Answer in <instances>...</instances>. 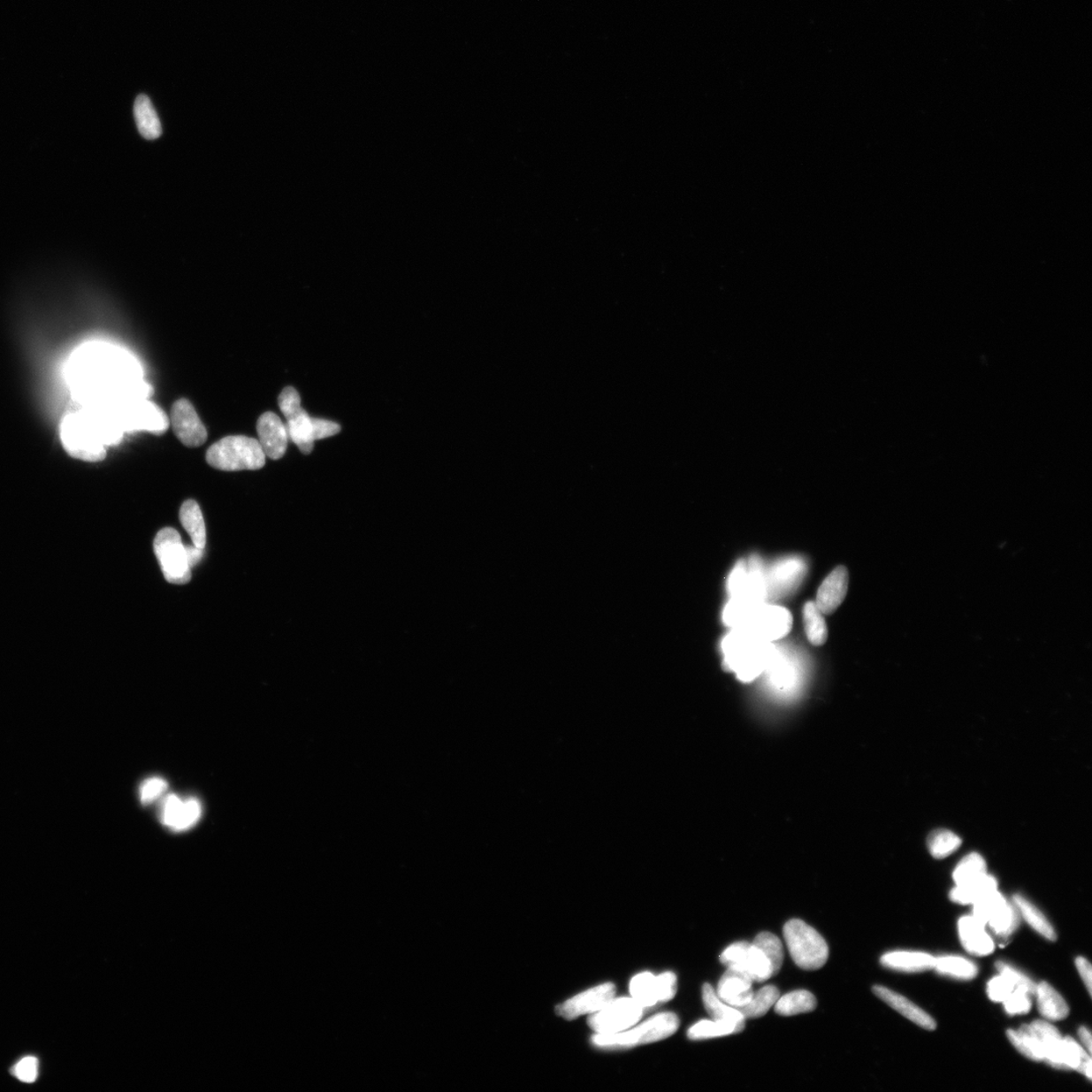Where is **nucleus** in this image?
I'll return each mask as SVG.
<instances>
[{
  "label": "nucleus",
  "instance_id": "obj_1",
  "mask_svg": "<svg viewBox=\"0 0 1092 1092\" xmlns=\"http://www.w3.org/2000/svg\"><path fill=\"white\" fill-rule=\"evenodd\" d=\"M205 459L219 471H258L265 465L266 456L258 439L232 435L212 444Z\"/></svg>",
  "mask_w": 1092,
  "mask_h": 1092
},
{
  "label": "nucleus",
  "instance_id": "obj_2",
  "mask_svg": "<svg viewBox=\"0 0 1092 1092\" xmlns=\"http://www.w3.org/2000/svg\"><path fill=\"white\" fill-rule=\"evenodd\" d=\"M60 435L71 456L85 462H101L106 457V445L95 425L81 409L64 418Z\"/></svg>",
  "mask_w": 1092,
  "mask_h": 1092
},
{
  "label": "nucleus",
  "instance_id": "obj_3",
  "mask_svg": "<svg viewBox=\"0 0 1092 1092\" xmlns=\"http://www.w3.org/2000/svg\"><path fill=\"white\" fill-rule=\"evenodd\" d=\"M680 1020L676 1013L662 1012L634 1027L613 1034H596L595 1046L604 1049H627L656 1043L673 1036L679 1029Z\"/></svg>",
  "mask_w": 1092,
  "mask_h": 1092
},
{
  "label": "nucleus",
  "instance_id": "obj_4",
  "mask_svg": "<svg viewBox=\"0 0 1092 1092\" xmlns=\"http://www.w3.org/2000/svg\"><path fill=\"white\" fill-rule=\"evenodd\" d=\"M784 938L791 958L804 970H818L828 959L827 942L818 931L804 920L791 919L784 927Z\"/></svg>",
  "mask_w": 1092,
  "mask_h": 1092
},
{
  "label": "nucleus",
  "instance_id": "obj_5",
  "mask_svg": "<svg viewBox=\"0 0 1092 1092\" xmlns=\"http://www.w3.org/2000/svg\"><path fill=\"white\" fill-rule=\"evenodd\" d=\"M726 658L723 666L736 673L742 682L755 680L769 664V651L744 635L727 636L723 642Z\"/></svg>",
  "mask_w": 1092,
  "mask_h": 1092
},
{
  "label": "nucleus",
  "instance_id": "obj_6",
  "mask_svg": "<svg viewBox=\"0 0 1092 1092\" xmlns=\"http://www.w3.org/2000/svg\"><path fill=\"white\" fill-rule=\"evenodd\" d=\"M973 905V917L985 927L988 925L1003 945L1018 930L1020 919L1017 906L1010 904L1001 892H991Z\"/></svg>",
  "mask_w": 1092,
  "mask_h": 1092
},
{
  "label": "nucleus",
  "instance_id": "obj_7",
  "mask_svg": "<svg viewBox=\"0 0 1092 1092\" xmlns=\"http://www.w3.org/2000/svg\"><path fill=\"white\" fill-rule=\"evenodd\" d=\"M154 550L168 583H189L191 569L188 564L186 546L175 529L167 527L160 530L154 540Z\"/></svg>",
  "mask_w": 1092,
  "mask_h": 1092
},
{
  "label": "nucleus",
  "instance_id": "obj_8",
  "mask_svg": "<svg viewBox=\"0 0 1092 1092\" xmlns=\"http://www.w3.org/2000/svg\"><path fill=\"white\" fill-rule=\"evenodd\" d=\"M124 432H150L156 435L165 434L170 421L165 411L156 404L138 399L125 401L113 409Z\"/></svg>",
  "mask_w": 1092,
  "mask_h": 1092
},
{
  "label": "nucleus",
  "instance_id": "obj_9",
  "mask_svg": "<svg viewBox=\"0 0 1092 1092\" xmlns=\"http://www.w3.org/2000/svg\"><path fill=\"white\" fill-rule=\"evenodd\" d=\"M279 406L287 419L288 438L304 453L309 455L314 449V418H311L301 404V396L292 387L283 388L279 396Z\"/></svg>",
  "mask_w": 1092,
  "mask_h": 1092
},
{
  "label": "nucleus",
  "instance_id": "obj_10",
  "mask_svg": "<svg viewBox=\"0 0 1092 1092\" xmlns=\"http://www.w3.org/2000/svg\"><path fill=\"white\" fill-rule=\"evenodd\" d=\"M643 1008L633 997L612 999L597 1012L592 1013L588 1024L599 1034H613L627 1031L642 1017Z\"/></svg>",
  "mask_w": 1092,
  "mask_h": 1092
},
{
  "label": "nucleus",
  "instance_id": "obj_11",
  "mask_svg": "<svg viewBox=\"0 0 1092 1092\" xmlns=\"http://www.w3.org/2000/svg\"><path fill=\"white\" fill-rule=\"evenodd\" d=\"M720 961L727 968L741 971L753 982H764L774 976L767 956L748 942L728 946L720 955Z\"/></svg>",
  "mask_w": 1092,
  "mask_h": 1092
},
{
  "label": "nucleus",
  "instance_id": "obj_12",
  "mask_svg": "<svg viewBox=\"0 0 1092 1092\" xmlns=\"http://www.w3.org/2000/svg\"><path fill=\"white\" fill-rule=\"evenodd\" d=\"M741 624H747L753 635L765 640H779L789 633L792 627L791 614L786 609L774 606H758L751 602L742 617Z\"/></svg>",
  "mask_w": 1092,
  "mask_h": 1092
},
{
  "label": "nucleus",
  "instance_id": "obj_13",
  "mask_svg": "<svg viewBox=\"0 0 1092 1092\" xmlns=\"http://www.w3.org/2000/svg\"><path fill=\"white\" fill-rule=\"evenodd\" d=\"M170 424L176 437L187 448H198L207 442L208 431L193 404L187 399L174 402L170 413Z\"/></svg>",
  "mask_w": 1092,
  "mask_h": 1092
},
{
  "label": "nucleus",
  "instance_id": "obj_14",
  "mask_svg": "<svg viewBox=\"0 0 1092 1092\" xmlns=\"http://www.w3.org/2000/svg\"><path fill=\"white\" fill-rule=\"evenodd\" d=\"M615 994L616 988L613 983L601 984L567 999L557 1006L556 1011L559 1017L574 1019L587 1013L599 1011L615 998Z\"/></svg>",
  "mask_w": 1092,
  "mask_h": 1092
},
{
  "label": "nucleus",
  "instance_id": "obj_15",
  "mask_svg": "<svg viewBox=\"0 0 1092 1092\" xmlns=\"http://www.w3.org/2000/svg\"><path fill=\"white\" fill-rule=\"evenodd\" d=\"M259 443L265 455L272 459H280L286 455L288 434L281 418L265 412L259 417L257 425Z\"/></svg>",
  "mask_w": 1092,
  "mask_h": 1092
},
{
  "label": "nucleus",
  "instance_id": "obj_16",
  "mask_svg": "<svg viewBox=\"0 0 1092 1092\" xmlns=\"http://www.w3.org/2000/svg\"><path fill=\"white\" fill-rule=\"evenodd\" d=\"M849 572L845 565L836 566L822 581L817 594L815 604L824 615H831L836 611L846 599L849 588Z\"/></svg>",
  "mask_w": 1092,
  "mask_h": 1092
},
{
  "label": "nucleus",
  "instance_id": "obj_17",
  "mask_svg": "<svg viewBox=\"0 0 1092 1092\" xmlns=\"http://www.w3.org/2000/svg\"><path fill=\"white\" fill-rule=\"evenodd\" d=\"M753 981L739 970L727 968L718 985L716 995L723 1003L740 1010L754 996Z\"/></svg>",
  "mask_w": 1092,
  "mask_h": 1092
},
{
  "label": "nucleus",
  "instance_id": "obj_18",
  "mask_svg": "<svg viewBox=\"0 0 1092 1092\" xmlns=\"http://www.w3.org/2000/svg\"><path fill=\"white\" fill-rule=\"evenodd\" d=\"M958 928L962 945L969 954L987 956L995 951L994 940L973 916L961 918Z\"/></svg>",
  "mask_w": 1092,
  "mask_h": 1092
},
{
  "label": "nucleus",
  "instance_id": "obj_19",
  "mask_svg": "<svg viewBox=\"0 0 1092 1092\" xmlns=\"http://www.w3.org/2000/svg\"><path fill=\"white\" fill-rule=\"evenodd\" d=\"M873 992L877 997L882 999L890 1008L896 1010L907 1019L911 1020L912 1023L923 1027V1029L934 1031L937 1027V1024H935L931 1016H928L925 1011L919 1009V1006L910 1002L909 999L896 994V992L884 987H874Z\"/></svg>",
  "mask_w": 1092,
  "mask_h": 1092
},
{
  "label": "nucleus",
  "instance_id": "obj_20",
  "mask_svg": "<svg viewBox=\"0 0 1092 1092\" xmlns=\"http://www.w3.org/2000/svg\"><path fill=\"white\" fill-rule=\"evenodd\" d=\"M702 998L709 1016L714 1020L734 1027L737 1034L744 1030L746 1018L734 1006L723 1003L711 984L706 983L702 988Z\"/></svg>",
  "mask_w": 1092,
  "mask_h": 1092
},
{
  "label": "nucleus",
  "instance_id": "obj_21",
  "mask_svg": "<svg viewBox=\"0 0 1092 1092\" xmlns=\"http://www.w3.org/2000/svg\"><path fill=\"white\" fill-rule=\"evenodd\" d=\"M934 957L921 952H891L881 958L884 967L905 973H924L934 969Z\"/></svg>",
  "mask_w": 1092,
  "mask_h": 1092
},
{
  "label": "nucleus",
  "instance_id": "obj_22",
  "mask_svg": "<svg viewBox=\"0 0 1092 1092\" xmlns=\"http://www.w3.org/2000/svg\"><path fill=\"white\" fill-rule=\"evenodd\" d=\"M134 117L139 133L147 140L158 139L161 136L162 127L158 112H156L150 98L139 96L134 104Z\"/></svg>",
  "mask_w": 1092,
  "mask_h": 1092
},
{
  "label": "nucleus",
  "instance_id": "obj_23",
  "mask_svg": "<svg viewBox=\"0 0 1092 1092\" xmlns=\"http://www.w3.org/2000/svg\"><path fill=\"white\" fill-rule=\"evenodd\" d=\"M1034 996H1037L1038 1010L1046 1019L1062 1020L1069 1016V1006L1065 998L1050 984L1042 982L1037 985Z\"/></svg>",
  "mask_w": 1092,
  "mask_h": 1092
},
{
  "label": "nucleus",
  "instance_id": "obj_24",
  "mask_svg": "<svg viewBox=\"0 0 1092 1092\" xmlns=\"http://www.w3.org/2000/svg\"><path fill=\"white\" fill-rule=\"evenodd\" d=\"M1091 1068L1090 1056L1073 1038L1062 1039L1059 1069L1076 1070L1091 1080Z\"/></svg>",
  "mask_w": 1092,
  "mask_h": 1092
},
{
  "label": "nucleus",
  "instance_id": "obj_25",
  "mask_svg": "<svg viewBox=\"0 0 1092 1092\" xmlns=\"http://www.w3.org/2000/svg\"><path fill=\"white\" fill-rule=\"evenodd\" d=\"M180 519L184 529L188 531L193 544L197 548H205L207 543V533H205V524L200 506L195 500H188L183 503Z\"/></svg>",
  "mask_w": 1092,
  "mask_h": 1092
},
{
  "label": "nucleus",
  "instance_id": "obj_26",
  "mask_svg": "<svg viewBox=\"0 0 1092 1092\" xmlns=\"http://www.w3.org/2000/svg\"><path fill=\"white\" fill-rule=\"evenodd\" d=\"M996 889V879L987 874L975 881L956 885V888L950 892V899L958 904H974L978 900Z\"/></svg>",
  "mask_w": 1092,
  "mask_h": 1092
},
{
  "label": "nucleus",
  "instance_id": "obj_27",
  "mask_svg": "<svg viewBox=\"0 0 1092 1092\" xmlns=\"http://www.w3.org/2000/svg\"><path fill=\"white\" fill-rule=\"evenodd\" d=\"M817 998L807 990H796L780 996L775 1004V1011L780 1016L791 1017L813 1011L817 1009Z\"/></svg>",
  "mask_w": 1092,
  "mask_h": 1092
},
{
  "label": "nucleus",
  "instance_id": "obj_28",
  "mask_svg": "<svg viewBox=\"0 0 1092 1092\" xmlns=\"http://www.w3.org/2000/svg\"><path fill=\"white\" fill-rule=\"evenodd\" d=\"M630 995L642 1008H651L661 1003L658 978L650 973L638 974L630 981Z\"/></svg>",
  "mask_w": 1092,
  "mask_h": 1092
},
{
  "label": "nucleus",
  "instance_id": "obj_29",
  "mask_svg": "<svg viewBox=\"0 0 1092 1092\" xmlns=\"http://www.w3.org/2000/svg\"><path fill=\"white\" fill-rule=\"evenodd\" d=\"M804 623L807 640L814 647L824 645L828 637V629L824 614L813 601H808L804 607Z\"/></svg>",
  "mask_w": 1092,
  "mask_h": 1092
},
{
  "label": "nucleus",
  "instance_id": "obj_30",
  "mask_svg": "<svg viewBox=\"0 0 1092 1092\" xmlns=\"http://www.w3.org/2000/svg\"><path fill=\"white\" fill-rule=\"evenodd\" d=\"M1012 902L1017 906L1020 916L1024 918L1034 931L1043 935L1049 941L1055 942L1057 939V934H1056L1053 927L1036 906L1020 896H1013Z\"/></svg>",
  "mask_w": 1092,
  "mask_h": 1092
},
{
  "label": "nucleus",
  "instance_id": "obj_31",
  "mask_svg": "<svg viewBox=\"0 0 1092 1092\" xmlns=\"http://www.w3.org/2000/svg\"><path fill=\"white\" fill-rule=\"evenodd\" d=\"M934 969L941 975L960 980H973L978 974L975 964L961 957L947 956L935 958Z\"/></svg>",
  "mask_w": 1092,
  "mask_h": 1092
},
{
  "label": "nucleus",
  "instance_id": "obj_32",
  "mask_svg": "<svg viewBox=\"0 0 1092 1092\" xmlns=\"http://www.w3.org/2000/svg\"><path fill=\"white\" fill-rule=\"evenodd\" d=\"M1011 1043L1017 1050L1033 1061H1044V1052L1036 1037L1034 1036L1029 1026L1025 1025L1018 1031L1006 1032Z\"/></svg>",
  "mask_w": 1092,
  "mask_h": 1092
},
{
  "label": "nucleus",
  "instance_id": "obj_33",
  "mask_svg": "<svg viewBox=\"0 0 1092 1092\" xmlns=\"http://www.w3.org/2000/svg\"><path fill=\"white\" fill-rule=\"evenodd\" d=\"M780 997L779 989L774 985H768L760 990H757L750 1002L742 1006L739 1011L742 1016L747 1019H757L765 1015L775 1005Z\"/></svg>",
  "mask_w": 1092,
  "mask_h": 1092
},
{
  "label": "nucleus",
  "instance_id": "obj_34",
  "mask_svg": "<svg viewBox=\"0 0 1092 1092\" xmlns=\"http://www.w3.org/2000/svg\"><path fill=\"white\" fill-rule=\"evenodd\" d=\"M988 874L987 862L977 853L964 857L953 873L956 885H964L977 881Z\"/></svg>",
  "mask_w": 1092,
  "mask_h": 1092
},
{
  "label": "nucleus",
  "instance_id": "obj_35",
  "mask_svg": "<svg viewBox=\"0 0 1092 1092\" xmlns=\"http://www.w3.org/2000/svg\"><path fill=\"white\" fill-rule=\"evenodd\" d=\"M962 841L958 835L947 829H938L928 836V850L935 859H944L956 852Z\"/></svg>",
  "mask_w": 1092,
  "mask_h": 1092
},
{
  "label": "nucleus",
  "instance_id": "obj_36",
  "mask_svg": "<svg viewBox=\"0 0 1092 1092\" xmlns=\"http://www.w3.org/2000/svg\"><path fill=\"white\" fill-rule=\"evenodd\" d=\"M753 944L767 956L771 963L773 974H778L779 971L781 970L784 960L782 942L774 934L763 932L757 935Z\"/></svg>",
  "mask_w": 1092,
  "mask_h": 1092
},
{
  "label": "nucleus",
  "instance_id": "obj_37",
  "mask_svg": "<svg viewBox=\"0 0 1092 1092\" xmlns=\"http://www.w3.org/2000/svg\"><path fill=\"white\" fill-rule=\"evenodd\" d=\"M737 1034L734 1027L719 1020H700L690 1027L688 1037L693 1041L708 1040Z\"/></svg>",
  "mask_w": 1092,
  "mask_h": 1092
},
{
  "label": "nucleus",
  "instance_id": "obj_38",
  "mask_svg": "<svg viewBox=\"0 0 1092 1092\" xmlns=\"http://www.w3.org/2000/svg\"><path fill=\"white\" fill-rule=\"evenodd\" d=\"M202 815V805L200 801L195 798H188L182 801V804L177 815L175 824L173 827V831L182 832L195 826L196 821L200 819Z\"/></svg>",
  "mask_w": 1092,
  "mask_h": 1092
},
{
  "label": "nucleus",
  "instance_id": "obj_39",
  "mask_svg": "<svg viewBox=\"0 0 1092 1092\" xmlns=\"http://www.w3.org/2000/svg\"><path fill=\"white\" fill-rule=\"evenodd\" d=\"M996 968L999 971V973L1008 978L1016 989H1022L1030 996H1034V995H1036L1037 985L1034 984L1029 977H1027L1017 969L1003 962H998L996 964Z\"/></svg>",
  "mask_w": 1092,
  "mask_h": 1092
},
{
  "label": "nucleus",
  "instance_id": "obj_40",
  "mask_svg": "<svg viewBox=\"0 0 1092 1092\" xmlns=\"http://www.w3.org/2000/svg\"><path fill=\"white\" fill-rule=\"evenodd\" d=\"M1004 1010L1010 1016L1026 1015L1032 1008L1031 996L1022 989H1015L1004 1002Z\"/></svg>",
  "mask_w": 1092,
  "mask_h": 1092
},
{
  "label": "nucleus",
  "instance_id": "obj_41",
  "mask_svg": "<svg viewBox=\"0 0 1092 1092\" xmlns=\"http://www.w3.org/2000/svg\"><path fill=\"white\" fill-rule=\"evenodd\" d=\"M13 1075L20 1081L33 1083L38 1079L39 1061L33 1056H28L19 1061L12 1069Z\"/></svg>",
  "mask_w": 1092,
  "mask_h": 1092
},
{
  "label": "nucleus",
  "instance_id": "obj_42",
  "mask_svg": "<svg viewBox=\"0 0 1092 1092\" xmlns=\"http://www.w3.org/2000/svg\"><path fill=\"white\" fill-rule=\"evenodd\" d=\"M1015 989L1016 988L1008 978L1001 974L992 978L989 981L988 994L992 1002L1004 1003Z\"/></svg>",
  "mask_w": 1092,
  "mask_h": 1092
},
{
  "label": "nucleus",
  "instance_id": "obj_43",
  "mask_svg": "<svg viewBox=\"0 0 1092 1092\" xmlns=\"http://www.w3.org/2000/svg\"><path fill=\"white\" fill-rule=\"evenodd\" d=\"M167 788L168 784L165 779L154 777L146 780V781L142 784L140 789L142 804L147 805L153 803V801L161 796L162 794L167 790Z\"/></svg>",
  "mask_w": 1092,
  "mask_h": 1092
},
{
  "label": "nucleus",
  "instance_id": "obj_44",
  "mask_svg": "<svg viewBox=\"0 0 1092 1092\" xmlns=\"http://www.w3.org/2000/svg\"><path fill=\"white\" fill-rule=\"evenodd\" d=\"M181 804L182 800L179 796H176L175 794H172V796H169L165 799V804H163L161 815L163 824L170 828H173L175 824L177 815H179Z\"/></svg>",
  "mask_w": 1092,
  "mask_h": 1092
},
{
  "label": "nucleus",
  "instance_id": "obj_45",
  "mask_svg": "<svg viewBox=\"0 0 1092 1092\" xmlns=\"http://www.w3.org/2000/svg\"><path fill=\"white\" fill-rule=\"evenodd\" d=\"M661 1003L672 1001L677 992V977L673 973H665L657 976Z\"/></svg>",
  "mask_w": 1092,
  "mask_h": 1092
},
{
  "label": "nucleus",
  "instance_id": "obj_46",
  "mask_svg": "<svg viewBox=\"0 0 1092 1092\" xmlns=\"http://www.w3.org/2000/svg\"><path fill=\"white\" fill-rule=\"evenodd\" d=\"M342 431V427L335 422L318 419L314 418V434L317 441L320 439L335 436Z\"/></svg>",
  "mask_w": 1092,
  "mask_h": 1092
},
{
  "label": "nucleus",
  "instance_id": "obj_47",
  "mask_svg": "<svg viewBox=\"0 0 1092 1092\" xmlns=\"http://www.w3.org/2000/svg\"><path fill=\"white\" fill-rule=\"evenodd\" d=\"M1076 967L1079 969L1080 975L1084 984H1086L1088 995L1092 996V969L1090 963L1083 957H1079L1075 961Z\"/></svg>",
  "mask_w": 1092,
  "mask_h": 1092
},
{
  "label": "nucleus",
  "instance_id": "obj_48",
  "mask_svg": "<svg viewBox=\"0 0 1092 1092\" xmlns=\"http://www.w3.org/2000/svg\"><path fill=\"white\" fill-rule=\"evenodd\" d=\"M186 553L188 564L190 569H193L198 563L201 562L204 556V549L197 548L196 545H186Z\"/></svg>",
  "mask_w": 1092,
  "mask_h": 1092
},
{
  "label": "nucleus",
  "instance_id": "obj_49",
  "mask_svg": "<svg viewBox=\"0 0 1092 1092\" xmlns=\"http://www.w3.org/2000/svg\"><path fill=\"white\" fill-rule=\"evenodd\" d=\"M1079 1034H1080V1040H1081V1042H1082V1044L1084 1045V1047H1086V1048L1088 1049V1053H1091V1051H1092V1049H1091L1092 1042H1091V1034H1090V1032L1087 1029V1027H1080V1031H1079Z\"/></svg>",
  "mask_w": 1092,
  "mask_h": 1092
}]
</instances>
